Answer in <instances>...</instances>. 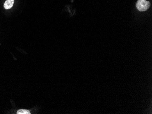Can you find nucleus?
<instances>
[{
	"label": "nucleus",
	"mask_w": 152,
	"mask_h": 114,
	"mask_svg": "<svg viewBox=\"0 0 152 114\" xmlns=\"http://www.w3.org/2000/svg\"><path fill=\"white\" fill-rule=\"evenodd\" d=\"M14 3V0H6L4 4V7L6 10L11 9L13 7Z\"/></svg>",
	"instance_id": "2"
},
{
	"label": "nucleus",
	"mask_w": 152,
	"mask_h": 114,
	"mask_svg": "<svg viewBox=\"0 0 152 114\" xmlns=\"http://www.w3.org/2000/svg\"><path fill=\"white\" fill-rule=\"evenodd\" d=\"M150 6V2L146 0H138L137 2V8L140 11H146L149 9Z\"/></svg>",
	"instance_id": "1"
},
{
	"label": "nucleus",
	"mask_w": 152,
	"mask_h": 114,
	"mask_svg": "<svg viewBox=\"0 0 152 114\" xmlns=\"http://www.w3.org/2000/svg\"><path fill=\"white\" fill-rule=\"evenodd\" d=\"M17 114H31L30 111L29 110H25V109H20L17 111Z\"/></svg>",
	"instance_id": "3"
}]
</instances>
